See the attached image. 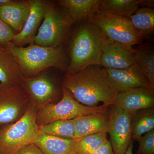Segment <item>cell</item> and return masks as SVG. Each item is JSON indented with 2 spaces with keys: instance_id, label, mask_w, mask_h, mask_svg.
<instances>
[{
  "instance_id": "cell-27",
  "label": "cell",
  "mask_w": 154,
  "mask_h": 154,
  "mask_svg": "<svg viewBox=\"0 0 154 154\" xmlns=\"http://www.w3.org/2000/svg\"><path fill=\"white\" fill-rule=\"evenodd\" d=\"M16 33L0 18V45L5 47L12 42Z\"/></svg>"
},
{
  "instance_id": "cell-5",
  "label": "cell",
  "mask_w": 154,
  "mask_h": 154,
  "mask_svg": "<svg viewBox=\"0 0 154 154\" xmlns=\"http://www.w3.org/2000/svg\"><path fill=\"white\" fill-rule=\"evenodd\" d=\"M88 21L96 25L110 40L133 50V46L142 44L143 37L133 25L129 17L99 11Z\"/></svg>"
},
{
  "instance_id": "cell-18",
  "label": "cell",
  "mask_w": 154,
  "mask_h": 154,
  "mask_svg": "<svg viewBox=\"0 0 154 154\" xmlns=\"http://www.w3.org/2000/svg\"><path fill=\"white\" fill-rule=\"evenodd\" d=\"M33 143L43 154H77L75 139L58 137L40 132Z\"/></svg>"
},
{
  "instance_id": "cell-4",
  "label": "cell",
  "mask_w": 154,
  "mask_h": 154,
  "mask_svg": "<svg viewBox=\"0 0 154 154\" xmlns=\"http://www.w3.org/2000/svg\"><path fill=\"white\" fill-rule=\"evenodd\" d=\"M37 111L30 101L21 118L0 127V154H16L22 148L33 143L40 132L36 122Z\"/></svg>"
},
{
  "instance_id": "cell-6",
  "label": "cell",
  "mask_w": 154,
  "mask_h": 154,
  "mask_svg": "<svg viewBox=\"0 0 154 154\" xmlns=\"http://www.w3.org/2000/svg\"><path fill=\"white\" fill-rule=\"evenodd\" d=\"M63 96L57 103H50L40 107L36 114L38 126L45 125L58 120L72 119L80 116L103 113L108 111V107L103 105L96 107L86 106L78 102L72 94L63 87Z\"/></svg>"
},
{
  "instance_id": "cell-7",
  "label": "cell",
  "mask_w": 154,
  "mask_h": 154,
  "mask_svg": "<svg viewBox=\"0 0 154 154\" xmlns=\"http://www.w3.org/2000/svg\"><path fill=\"white\" fill-rule=\"evenodd\" d=\"M72 24L66 12L53 5L45 14L33 43L45 47L62 46Z\"/></svg>"
},
{
  "instance_id": "cell-15",
  "label": "cell",
  "mask_w": 154,
  "mask_h": 154,
  "mask_svg": "<svg viewBox=\"0 0 154 154\" xmlns=\"http://www.w3.org/2000/svg\"><path fill=\"white\" fill-rule=\"evenodd\" d=\"M30 0L16 1L0 6V18L16 34L24 27L30 13Z\"/></svg>"
},
{
  "instance_id": "cell-28",
  "label": "cell",
  "mask_w": 154,
  "mask_h": 154,
  "mask_svg": "<svg viewBox=\"0 0 154 154\" xmlns=\"http://www.w3.org/2000/svg\"><path fill=\"white\" fill-rule=\"evenodd\" d=\"M16 154H43L38 147L33 143L22 148Z\"/></svg>"
},
{
  "instance_id": "cell-24",
  "label": "cell",
  "mask_w": 154,
  "mask_h": 154,
  "mask_svg": "<svg viewBox=\"0 0 154 154\" xmlns=\"http://www.w3.org/2000/svg\"><path fill=\"white\" fill-rule=\"evenodd\" d=\"M107 132H101L75 139L77 154H93L107 141Z\"/></svg>"
},
{
  "instance_id": "cell-2",
  "label": "cell",
  "mask_w": 154,
  "mask_h": 154,
  "mask_svg": "<svg viewBox=\"0 0 154 154\" xmlns=\"http://www.w3.org/2000/svg\"><path fill=\"white\" fill-rule=\"evenodd\" d=\"M107 36L96 25L85 20L78 27L69 46L70 62L67 75H73L89 66L101 65Z\"/></svg>"
},
{
  "instance_id": "cell-1",
  "label": "cell",
  "mask_w": 154,
  "mask_h": 154,
  "mask_svg": "<svg viewBox=\"0 0 154 154\" xmlns=\"http://www.w3.org/2000/svg\"><path fill=\"white\" fill-rule=\"evenodd\" d=\"M63 87L83 105L99 106V102L109 107L115 105L118 94L110 85L106 69L92 65L73 75L66 74Z\"/></svg>"
},
{
  "instance_id": "cell-26",
  "label": "cell",
  "mask_w": 154,
  "mask_h": 154,
  "mask_svg": "<svg viewBox=\"0 0 154 154\" xmlns=\"http://www.w3.org/2000/svg\"><path fill=\"white\" fill-rule=\"evenodd\" d=\"M138 141L137 154H154V129L144 134Z\"/></svg>"
},
{
  "instance_id": "cell-16",
  "label": "cell",
  "mask_w": 154,
  "mask_h": 154,
  "mask_svg": "<svg viewBox=\"0 0 154 154\" xmlns=\"http://www.w3.org/2000/svg\"><path fill=\"white\" fill-rule=\"evenodd\" d=\"M108 120V111L74 119L75 139L99 133L107 132Z\"/></svg>"
},
{
  "instance_id": "cell-13",
  "label": "cell",
  "mask_w": 154,
  "mask_h": 154,
  "mask_svg": "<svg viewBox=\"0 0 154 154\" xmlns=\"http://www.w3.org/2000/svg\"><path fill=\"white\" fill-rule=\"evenodd\" d=\"M132 115L137 110L154 107V88H133L118 94L115 105Z\"/></svg>"
},
{
  "instance_id": "cell-21",
  "label": "cell",
  "mask_w": 154,
  "mask_h": 154,
  "mask_svg": "<svg viewBox=\"0 0 154 154\" xmlns=\"http://www.w3.org/2000/svg\"><path fill=\"white\" fill-rule=\"evenodd\" d=\"M132 139L137 141L143 135L154 129V107L137 110L131 115Z\"/></svg>"
},
{
  "instance_id": "cell-29",
  "label": "cell",
  "mask_w": 154,
  "mask_h": 154,
  "mask_svg": "<svg viewBox=\"0 0 154 154\" xmlns=\"http://www.w3.org/2000/svg\"><path fill=\"white\" fill-rule=\"evenodd\" d=\"M93 154H114L110 142L107 140L106 143Z\"/></svg>"
},
{
  "instance_id": "cell-9",
  "label": "cell",
  "mask_w": 154,
  "mask_h": 154,
  "mask_svg": "<svg viewBox=\"0 0 154 154\" xmlns=\"http://www.w3.org/2000/svg\"><path fill=\"white\" fill-rule=\"evenodd\" d=\"M107 133L114 154H124L132 141L131 115L116 105L108 107Z\"/></svg>"
},
{
  "instance_id": "cell-25",
  "label": "cell",
  "mask_w": 154,
  "mask_h": 154,
  "mask_svg": "<svg viewBox=\"0 0 154 154\" xmlns=\"http://www.w3.org/2000/svg\"><path fill=\"white\" fill-rule=\"evenodd\" d=\"M40 132L58 137L75 139L74 119L58 120L39 126Z\"/></svg>"
},
{
  "instance_id": "cell-3",
  "label": "cell",
  "mask_w": 154,
  "mask_h": 154,
  "mask_svg": "<svg viewBox=\"0 0 154 154\" xmlns=\"http://www.w3.org/2000/svg\"><path fill=\"white\" fill-rule=\"evenodd\" d=\"M4 48L14 56L24 76H35L50 67L66 70L62 46L45 47L32 43L27 47H19L11 42Z\"/></svg>"
},
{
  "instance_id": "cell-19",
  "label": "cell",
  "mask_w": 154,
  "mask_h": 154,
  "mask_svg": "<svg viewBox=\"0 0 154 154\" xmlns=\"http://www.w3.org/2000/svg\"><path fill=\"white\" fill-rule=\"evenodd\" d=\"M23 76L14 56L0 45V85L5 86L19 85Z\"/></svg>"
},
{
  "instance_id": "cell-11",
  "label": "cell",
  "mask_w": 154,
  "mask_h": 154,
  "mask_svg": "<svg viewBox=\"0 0 154 154\" xmlns=\"http://www.w3.org/2000/svg\"><path fill=\"white\" fill-rule=\"evenodd\" d=\"M54 5L49 1L30 0V13L24 27L17 33L12 43L19 47L33 43V40L45 14Z\"/></svg>"
},
{
  "instance_id": "cell-23",
  "label": "cell",
  "mask_w": 154,
  "mask_h": 154,
  "mask_svg": "<svg viewBox=\"0 0 154 154\" xmlns=\"http://www.w3.org/2000/svg\"><path fill=\"white\" fill-rule=\"evenodd\" d=\"M143 0H103L100 11L129 17L135 13Z\"/></svg>"
},
{
  "instance_id": "cell-30",
  "label": "cell",
  "mask_w": 154,
  "mask_h": 154,
  "mask_svg": "<svg viewBox=\"0 0 154 154\" xmlns=\"http://www.w3.org/2000/svg\"><path fill=\"white\" fill-rule=\"evenodd\" d=\"M133 144L132 141L130 143L127 149L124 154H133Z\"/></svg>"
},
{
  "instance_id": "cell-14",
  "label": "cell",
  "mask_w": 154,
  "mask_h": 154,
  "mask_svg": "<svg viewBox=\"0 0 154 154\" xmlns=\"http://www.w3.org/2000/svg\"><path fill=\"white\" fill-rule=\"evenodd\" d=\"M133 51L107 36L103 45L101 65L105 69H117L131 66L136 63Z\"/></svg>"
},
{
  "instance_id": "cell-10",
  "label": "cell",
  "mask_w": 154,
  "mask_h": 154,
  "mask_svg": "<svg viewBox=\"0 0 154 154\" xmlns=\"http://www.w3.org/2000/svg\"><path fill=\"white\" fill-rule=\"evenodd\" d=\"M20 85L27 92L30 102L37 110L44 105L52 103L58 95L55 81L47 74L31 77L24 76Z\"/></svg>"
},
{
  "instance_id": "cell-22",
  "label": "cell",
  "mask_w": 154,
  "mask_h": 154,
  "mask_svg": "<svg viewBox=\"0 0 154 154\" xmlns=\"http://www.w3.org/2000/svg\"><path fill=\"white\" fill-rule=\"evenodd\" d=\"M129 18L134 28L143 38L154 33V9L148 7L139 8Z\"/></svg>"
},
{
  "instance_id": "cell-17",
  "label": "cell",
  "mask_w": 154,
  "mask_h": 154,
  "mask_svg": "<svg viewBox=\"0 0 154 154\" xmlns=\"http://www.w3.org/2000/svg\"><path fill=\"white\" fill-rule=\"evenodd\" d=\"M103 0H60L59 5L66 9L72 22L88 20L100 10Z\"/></svg>"
},
{
  "instance_id": "cell-31",
  "label": "cell",
  "mask_w": 154,
  "mask_h": 154,
  "mask_svg": "<svg viewBox=\"0 0 154 154\" xmlns=\"http://www.w3.org/2000/svg\"><path fill=\"white\" fill-rule=\"evenodd\" d=\"M13 0H0V6L4 5L11 2Z\"/></svg>"
},
{
  "instance_id": "cell-8",
  "label": "cell",
  "mask_w": 154,
  "mask_h": 154,
  "mask_svg": "<svg viewBox=\"0 0 154 154\" xmlns=\"http://www.w3.org/2000/svg\"><path fill=\"white\" fill-rule=\"evenodd\" d=\"M30 99L27 92L19 85H0V127L14 123L25 113Z\"/></svg>"
},
{
  "instance_id": "cell-12",
  "label": "cell",
  "mask_w": 154,
  "mask_h": 154,
  "mask_svg": "<svg viewBox=\"0 0 154 154\" xmlns=\"http://www.w3.org/2000/svg\"><path fill=\"white\" fill-rule=\"evenodd\" d=\"M105 69L109 83L118 94L133 88L152 87L136 62L125 69Z\"/></svg>"
},
{
  "instance_id": "cell-20",
  "label": "cell",
  "mask_w": 154,
  "mask_h": 154,
  "mask_svg": "<svg viewBox=\"0 0 154 154\" xmlns=\"http://www.w3.org/2000/svg\"><path fill=\"white\" fill-rule=\"evenodd\" d=\"M133 54L134 60L154 88L153 45L149 42L141 44L135 48H133Z\"/></svg>"
}]
</instances>
